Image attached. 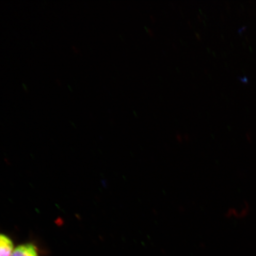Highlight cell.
<instances>
[{
	"instance_id": "6da1fadb",
	"label": "cell",
	"mask_w": 256,
	"mask_h": 256,
	"mask_svg": "<svg viewBox=\"0 0 256 256\" xmlns=\"http://www.w3.org/2000/svg\"><path fill=\"white\" fill-rule=\"evenodd\" d=\"M10 256H40L36 246L32 243H26L14 249Z\"/></svg>"
},
{
	"instance_id": "7a4b0ae2",
	"label": "cell",
	"mask_w": 256,
	"mask_h": 256,
	"mask_svg": "<svg viewBox=\"0 0 256 256\" xmlns=\"http://www.w3.org/2000/svg\"><path fill=\"white\" fill-rule=\"evenodd\" d=\"M250 212V206L247 202H244L241 206L238 207H233L227 212V216L232 218V219H242L248 216Z\"/></svg>"
},
{
	"instance_id": "3957f363",
	"label": "cell",
	"mask_w": 256,
	"mask_h": 256,
	"mask_svg": "<svg viewBox=\"0 0 256 256\" xmlns=\"http://www.w3.org/2000/svg\"><path fill=\"white\" fill-rule=\"evenodd\" d=\"M14 249V242L11 238L0 234V256H10Z\"/></svg>"
}]
</instances>
